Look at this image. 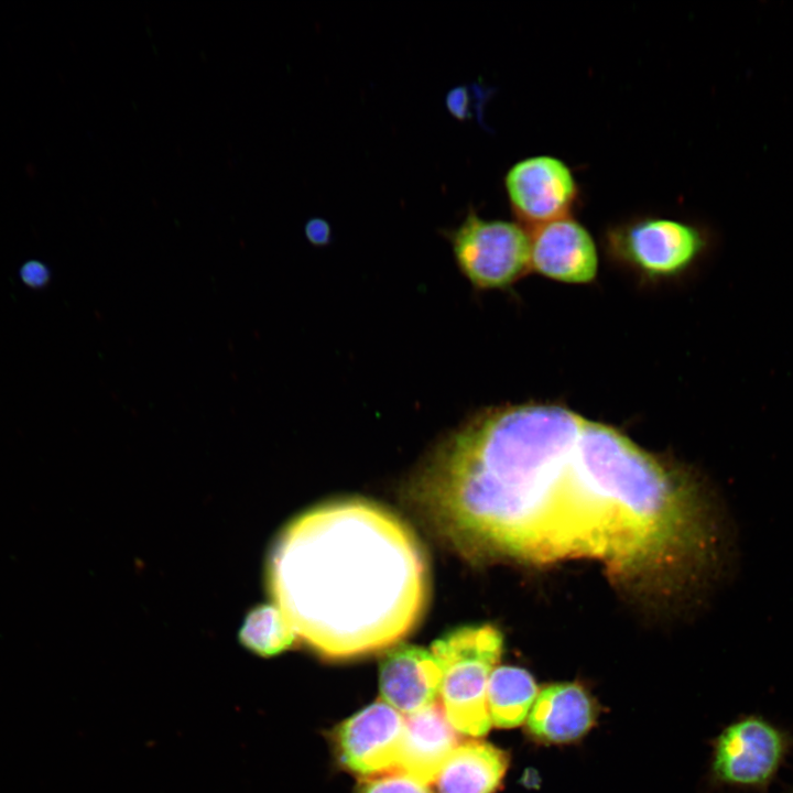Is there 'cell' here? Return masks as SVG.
Segmentation results:
<instances>
[{
	"mask_svg": "<svg viewBox=\"0 0 793 793\" xmlns=\"http://www.w3.org/2000/svg\"><path fill=\"white\" fill-rule=\"evenodd\" d=\"M468 560H594L617 578L662 576L708 555L711 528L684 476L616 427L563 404L489 408L444 438L409 488Z\"/></svg>",
	"mask_w": 793,
	"mask_h": 793,
	"instance_id": "cell-1",
	"label": "cell"
},
{
	"mask_svg": "<svg viewBox=\"0 0 793 793\" xmlns=\"http://www.w3.org/2000/svg\"><path fill=\"white\" fill-rule=\"evenodd\" d=\"M269 584L303 643L323 658L346 660L390 649L415 629L430 572L405 522L351 498L289 523L271 555Z\"/></svg>",
	"mask_w": 793,
	"mask_h": 793,
	"instance_id": "cell-2",
	"label": "cell"
},
{
	"mask_svg": "<svg viewBox=\"0 0 793 793\" xmlns=\"http://www.w3.org/2000/svg\"><path fill=\"white\" fill-rule=\"evenodd\" d=\"M502 647V634L491 624L458 627L433 642L442 671L441 706L457 732L480 737L490 729L487 685Z\"/></svg>",
	"mask_w": 793,
	"mask_h": 793,
	"instance_id": "cell-3",
	"label": "cell"
},
{
	"mask_svg": "<svg viewBox=\"0 0 793 793\" xmlns=\"http://www.w3.org/2000/svg\"><path fill=\"white\" fill-rule=\"evenodd\" d=\"M708 246L697 225L642 216L610 226L604 235L607 257L645 282L677 279L703 256Z\"/></svg>",
	"mask_w": 793,
	"mask_h": 793,
	"instance_id": "cell-4",
	"label": "cell"
},
{
	"mask_svg": "<svg viewBox=\"0 0 793 793\" xmlns=\"http://www.w3.org/2000/svg\"><path fill=\"white\" fill-rule=\"evenodd\" d=\"M449 238L460 272L477 289H507L531 270L530 233L519 222L470 211Z\"/></svg>",
	"mask_w": 793,
	"mask_h": 793,
	"instance_id": "cell-5",
	"label": "cell"
},
{
	"mask_svg": "<svg viewBox=\"0 0 793 793\" xmlns=\"http://www.w3.org/2000/svg\"><path fill=\"white\" fill-rule=\"evenodd\" d=\"M504 187L513 214L531 229L572 216L579 196L569 166L547 154L514 163L504 176Z\"/></svg>",
	"mask_w": 793,
	"mask_h": 793,
	"instance_id": "cell-6",
	"label": "cell"
},
{
	"mask_svg": "<svg viewBox=\"0 0 793 793\" xmlns=\"http://www.w3.org/2000/svg\"><path fill=\"white\" fill-rule=\"evenodd\" d=\"M405 718L376 702L339 726L336 748L341 764L363 779L399 771Z\"/></svg>",
	"mask_w": 793,
	"mask_h": 793,
	"instance_id": "cell-7",
	"label": "cell"
},
{
	"mask_svg": "<svg viewBox=\"0 0 793 793\" xmlns=\"http://www.w3.org/2000/svg\"><path fill=\"white\" fill-rule=\"evenodd\" d=\"M784 750L780 730L761 718H746L721 734L714 770L720 780L731 784H763L778 769Z\"/></svg>",
	"mask_w": 793,
	"mask_h": 793,
	"instance_id": "cell-8",
	"label": "cell"
},
{
	"mask_svg": "<svg viewBox=\"0 0 793 793\" xmlns=\"http://www.w3.org/2000/svg\"><path fill=\"white\" fill-rule=\"evenodd\" d=\"M530 239L531 271L569 284H588L596 279V243L572 216L533 228Z\"/></svg>",
	"mask_w": 793,
	"mask_h": 793,
	"instance_id": "cell-9",
	"label": "cell"
},
{
	"mask_svg": "<svg viewBox=\"0 0 793 793\" xmlns=\"http://www.w3.org/2000/svg\"><path fill=\"white\" fill-rule=\"evenodd\" d=\"M441 684L442 671L435 656L421 647L395 644L381 659L382 702L401 714L408 716L436 703Z\"/></svg>",
	"mask_w": 793,
	"mask_h": 793,
	"instance_id": "cell-10",
	"label": "cell"
},
{
	"mask_svg": "<svg viewBox=\"0 0 793 793\" xmlns=\"http://www.w3.org/2000/svg\"><path fill=\"white\" fill-rule=\"evenodd\" d=\"M596 705L576 683H555L539 691L526 718L530 735L546 743H566L585 736L596 720Z\"/></svg>",
	"mask_w": 793,
	"mask_h": 793,
	"instance_id": "cell-11",
	"label": "cell"
},
{
	"mask_svg": "<svg viewBox=\"0 0 793 793\" xmlns=\"http://www.w3.org/2000/svg\"><path fill=\"white\" fill-rule=\"evenodd\" d=\"M459 745L457 731L441 705L408 715L399 771L425 783H433L442 767Z\"/></svg>",
	"mask_w": 793,
	"mask_h": 793,
	"instance_id": "cell-12",
	"label": "cell"
},
{
	"mask_svg": "<svg viewBox=\"0 0 793 793\" xmlns=\"http://www.w3.org/2000/svg\"><path fill=\"white\" fill-rule=\"evenodd\" d=\"M508 765L506 751L480 740L465 741L454 749L437 774L436 793H493Z\"/></svg>",
	"mask_w": 793,
	"mask_h": 793,
	"instance_id": "cell-13",
	"label": "cell"
},
{
	"mask_svg": "<svg viewBox=\"0 0 793 793\" xmlns=\"http://www.w3.org/2000/svg\"><path fill=\"white\" fill-rule=\"evenodd\" d=\"M539 694L533 676L518 666H497L487 685V706L498 728H513L528 718Z\"/></svg>",
	"mask_w": 793,
	"mask_h": 793,
	"instance_id": "cell-14",
	"label": "cell"
},
{
	"mask_svg": "<svg viewBox=\"0 0 793 793\" xmlns=\"http://www.w3.org/2000/svg\"><path fill=\"white\" fill-rule=\"evenodd\" d=\"M256 626H247L242 632L245 643L262 655H273L287 649L296 636L275 607H264L256 612Z\"/></svg>",
	"mask_w": 793,
	"mask_h": 793,
	"instance_id": "cell-15",
	"label": "cell"
},
{
	"mask_svg": "<svg viewBox=\"0 0 793 793\" xmlns=\"http://www.w3.org/2000/svg\"><path fill=\"white\" fill-rule=\"evenodd\" d=\"M358 793H432L428 785L410 776L394 771L388 774L363 779Z\"/></svg>",
	"mask_w": 793,
	"mask_h": 793,
	"instance_id": "cell-16",
	"label": "cell"
},
{
	"mask_svg": "<svg viewBox=\"0 0 793 793\" xmlns=\"http://www.w3.org/2000/svg\"><path fill=\"white\" fill-rule=\"evenodd\" d=\"M21 276L28 285L40 287L47 282L50 274L44 264L33 261L23 265Z\"/></svg>",
	"mask_w": 793,
	"mask_h": 793,
	"instance_id": "cell-17",
	"label": "cell"
},
{
	"mask_svg": "<svg viewBox=\"0 0 793 793\" xmlns=\"http://www.w3.org/2000/svg\"><path fill=\"white\" fill-rule=\"evenodd\" d=\"M305 233L313 243L322 245L329 238V226L323 219H311L305 226Z\"/></svg>",
	"mask_w": 793,
	"mask_h": 793,
	"instance_id": "cell-18",
	"label": "cell"
},
{
	"mask_svg": "<svg viewBox=\"0 0 793 793\" xmlns=\"http://www.w3.org/2000/svg\"><path fill=\"white\" fill-rule=\"evenodd\" d=\"M466 90L464 88H455L448 93L446 105L452 115L457 118H464L466 115Z\"/></svg>",
	"mask_w": 793,
	"mask_h": 793,
	"instance_id": "cell-19",
	"label": "cell"
}]
</instances>
